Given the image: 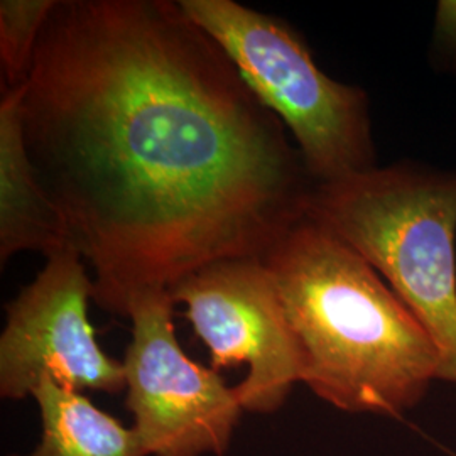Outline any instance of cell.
I'll list each match as a JSON object with an SVG mask.
<instances>
[{
	"instance_id": "1",
	"label": "cell",
	"mask_w": 456,
	"mask_h": 456,
	"mask_svg": "<svg viewBox=\"0 0 456 456\" xmlns=\"http://www.w3.org/2000/svg\"><path fill=\"white\" fill-rule=\"evenodd\" d=\"M20 118L110 313L213 262L264 257L306 218L314 183L284 122L180 0H58Z\"/></svg>"
},
{
	"instance_id": "2",
	"label": "cell",
	"mask_w": 456,
	"mask_h": 456,
	"mask_svg": "<svg viewBox=\"0 0 456 456\" xmlns=\"http://www.w3.org/2000/svg\"><path fill=\"white\" fill-rule=\"evenodd\" d=\"M303 355V382L335 408L401 416L440 379L441 357L374 267L308 216L262 257Z\"/></svg>"
},
{
	"instance_id": "3",
	"label": "cell",
	"mask_w": 456,
	"mask_h": 456,
	"mask_svg": "<svg viewBox=\"0 0 456 456\" xmlns=\"http://www.w3.org/2000/svg\"><path fill=\"white\" fill-rule=\"evenodd\" d=\"M306 216L369 262L436 343L456 384V173L394 164L313 186Z\"/></svg>"
},
{
	"instance_id": "4",
	"label": "cell",
	"mask_w": 456,
	"mask_h": 456,
	"mask_svg": "<svg viewBox=\"0 0 456 456\" xmlns=\"http://www.w3.org/2000/svg\"><path fill=\"white\" fill-rule=\"evenodd\" d=\"M180 4L225 49L256 97L293 134L314 184L375 167L365 92L323 73L288 22L233 0Z\"/></svg>"
},
{
	"instance_id": "5",
	"label": "cell",
	"mask_w": 456,
	"mask_h": 456,
	"mask_svg": "<svg viewBox=\"0 0 456 456\" xmlns=\"http://www.w3.org/2000/svg\"><path fill=\"white\" fill-rule=\"evenodd\" d=\"M167 291L137 296L129 306L127 409L147 456H224L244 408L222 375L190 359L176 340Z\"/></svg>"
},
{
	"instance_id": "6",
	"label": "cell",
	"mask_w": 456,
	"mask_h": 456,
	"mask_svg": "<svg viewBox=\"0 0 456 456\" xmlns=\"http://www.w3.org/2000/svg\"><path fill=\"white\" fill-rule=\"evenodd\" d=\"M212 355L213 370L247 365L244 411L271 414L303 382V355L262 257L213 262L167 289Z\"/></svg>"
},
{
	"instance_id": "7",
	"label": "cell",
	"mask_w": 456,
	"mask_h": 456,
	"mask_svg": "<svg viewBox=\"0 0 456 456\" xmlns=\"http://www.w3.org/2000/svg\"><path fill=\"white\" fill-rule=\"evenodd\" d=\"M94 279L68 244L7 306L0 337V395L22 401L41 379L69 391L115 394L126 387L124 363L109 357L88 320Z\"/></svg>"
},
{
	"instance_id": "8",
	"label": "cell",
	"mask_w": 456,
	"mask_h": 456,
	"mask_svg": "<svg viewBox=\"0 0 456 456\" xmlns=\"http://www.w3.org/2000/svg\"><path fill=\"white\" fill-rule=\"evenodd\" d=\"M24 85L0 97V262L19 252L45 257L69 244L65 220L36 176L20 118Z\"/></svg>"
},
{
	"instance_id": "9",
	"label": "cell",
	"mask_w": 456,
	"mask_h": 456,
	"mask_svg": "<svg viewBox=\"0 0 456 456\" xmlns=\"http://www.w3.org/2000/svg\"><path fill=\"white\" fill-rule=\"evenodd\" d=\"M33 397L41 412L43 435L28 456H147L134 428L98 409L82 392L41 379Z\"/></svg>"
},
{
	"instance_id": "10",
	"label": "cell",
	"mask_w": 456,
	"mask_h": 456,
	"mask_svg": "<svg viewBox=\"0 0 456 456\" xmlns=\"http://www.w3.org/2000/svg\"><path fill=\"white\" fill-rule=\"evenodd\" d=\"M58 0L0 2V66L2 85L22 86L29 80L41 33Z\"/></svg>"
}]
</instances>
